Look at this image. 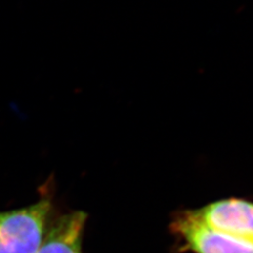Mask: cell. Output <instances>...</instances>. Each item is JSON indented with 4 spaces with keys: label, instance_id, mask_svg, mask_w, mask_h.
<instances>
[{
    "label": "cell",
    "instance_id": "obj_4",
    "mask_svg": "<svg viewBox=\"0 0 253 253\" xmlns=\"http://www.w3.org/2000/svg\"><path fill=\"white\" fill-rule=\"evenodd\" d=\"M85 221L86 214L83 211L53 217L37 253H83Z\"/></svg>",
    "mask_w": 253,
    "mask_h": 253
},
{
    "label": "cell",
    "instance_id": "obj_1",
    "mask_svg": "<svg viewBox=\"0 0 253 253\" xmlns=\"http://www.w3.org/2000/svg\"><path fill=\"white\" fill-rule=\"evenodd\" d=\"M53 215V195L43 191L26 207L0 211V253H37Z\"/></svg>",
    "mask_w": 253,
    "mask_h": 253
},
{
    "label": "cell",
    "instance_id": "obj_2",
    "mask_svg": "<svg viewBox=\"0 0 253 253\" xmlns=\"http://www.w3.org/2000/svg\"><path fill=\"white\" fill-rule=\"evenodd\" d=\"M181 249L192 253H253V244L232 239L206 226L193 210L179 212L171 224Z\"/></svg>",
    "mask_w": 253,
    "mask_h": 253
},
{
    "label": "cell",
    "instance_id": "obj_3",
    "mask_svg": "<svg viewBox=\"0 0 253 253\" xmlns=\"http://www.w3.org/2000/svg\"><path fill=\"white\" fill-rule=\"evenodd\" d=\"M195 215L213 230L234 240L253 244V203L225 199L193 210Z\"/></svg>",
    "mask_w": 253,
    "mask_h": 253
}]
</instances>
